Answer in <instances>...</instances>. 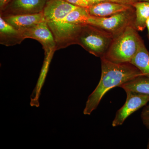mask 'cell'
I'll list each match as a JSON object with an SVG mask.
<instances>
[{"label":"cell","instance_id":"1","mask_svg":"<svg viewBox=\"0 0 149 149\" xmlns=\"http://www.w3.org/2000/svg\"><path fill=\"white\" fill-rule=\"evenodd\" d=\"M101 60V76L98 85L88 97L83 111L85 115H91L95 110L104 96L111 89L138 76L143 75L137 68L130 63H115L104 58Z\"/></svg>","mask_w":149,"mask_h":149},{"label":"cell","instance_id":"2","mask_svg":"<svg viewBox=\"0 0 149 149\" xmlns=\"http://www.w3.org/2000/svg\"><path fill=\"white\" fill-rule=\"evenodd\" d=\"M141 39L134 25H130L114 37L103 57L115 63H130L136 54Z\"/></svg>","mask_w":149,"mask_h":149},{"label":"cell","instance_id":"6","mask_svg":"<svg viewBox=\"0 0 149 149\" xmlns=\"http://www.w3.org/2000/svg\"><path fill=\"white\" fill-rule=\"evenodd\" d=\"M51 29L56 45L75 44L76 37L82 25H75L63 19L47 22Z\"/></svg>","mask_w":149,"mask_h":149},{"label":"cell","instance_id":"15","mask_svg":"<svg viewBox=\"0 0 149 149\" xmlns=\"http://www.w3.org/2000/svg\"><path fill=\"white\" fill-rule=\"evenodd\" d=\"M133 6L135 9L134 27L138 31H143L146 27V22L149 17V3L137 1Z\"/></svg>","mask_w":149,"mask_h":149},{"label":"cell","instance_id":"25","mask_svg":"<svg viewBox=\"0 0 149 149\" xmlns=\"http://www.w3.org/2000/svg\"><path fill=\"white\" fill-rule=\"evenodd\" d=\"M147 149H149V138L148 139V145H147Z\"/></svg>","mask_w":149,"mask_h":149},{"label":"cell","instance_id":"16","mask_svg":"<svg viewBox=\"0 0 149 149\" xmlns=\"http://www.w3.org/2000/svg\"><path fill=\"white\" fill-rule=\"evenodd\" d=\"M119 87L125 92L130 91L149 95V78L141 75L122 84Z\"/></svg>","mask_w":149,"mask_h":149},{"label":"cell","instance_id":"13","mask_svg":"<svg viewBox=\"0 0 149 149\" xmlns=\"http://www.w3.org/2000/svg\"><path fill=\"white\" fill-rule=\"evenodd\" d=\"M53 53L54 52H52L45 54V58L42 68L40 73V77L36 86L32 92V95L30 96V105L31 107H38L40 106L39 99L41 95V90L45 81L46 76L49 70V65L51 59L52 58Z\"/></svg>","mask_w":149,"mask_h":149},{"label":"cell","instance_id":"12","mask_svg":"<svg viewBox=\"0 0 149 149\" xmlns=\"http://www.w3.org/2000/svg\"><path fill=\"white\" fill-rule=\"evenodd\" d=\"M1 42L3 45H11L20 43L24 39L21 32L15 29L12 25L1 16L0 17Z\"/></svg>","mask_w":149,"mask_h":149},{"label":"cell","instance_id":"11","mask_svg":"<svg viewBox=\"0 0 149 149\" xmlns=\"http://www.w3.org/2000/svg\"><path fill=\"white\" fill-rule=\"evenodd\" d=\"M132 7L113 2L106 1L92 5L88 8L91 16L107 17L127 10Z\"/></svg>","mask_w":149,"mask_h":149},{"label":"cell","instance_id":"20","mask_svg":"<svg viewBox=\"0 0 149 149\" xmlns=\"http://www.w3.org/2000/svg\"><path fill=\"white\" fill-rule=\"evenodd\" d=\"M110 1L131 6L136 2V0H111Z\"/></svg>","mask_w":149,"mask_h":149},{"label":"cell","instance_id":"14","mask_svg":"<svg viewBox=\"0 0 149 149\" xmlns=\"http://www.w3.org/2000/svg\"><path fill=\"white\" fill-rule=\"evenodd\" d=\"M130 63L137 68L144 76L149 78V52L142 39Z\"/></svg>","mask_w":149,"mask_h":149},{"label":"cell","instance_id":"22","mask_svg":"<svg viewBox=\"0 0 149 149\" xmlns=\"http://www.w3.org/2000/svg\"><path fill=\"white\" fill-rule=\"evenodd\" d=\"M110 1L111 0H89V6L103 2Z\"/></svg>","mask_w":149,"mask_h":149},{"label":"cell","instance_id":"19","mask_svg":"<svg viewBox=\"0 0 149 149\" xmlns=\"http://www.w3.org/2000/svg\"><path fill=\"white\" fill-rule=\"evenodd\" d=\"M68 2L77 6L88 8L89 6V0H65Z\"/></svg>","mask_w":149,"mask_h":149},{"label":"cell","instance_id":"4","mask_svg":"<svg viewBox=\"0 0 149 149\" xmlns=\"http://www.w3.org/2000/svg\"><path fill=\"white\" fill-rule=\"evenodd\" d=\"M135 9L131 8L107 17L90 16L87 24L101 28L115 37L123 32L126 27L134 25Z\"/></svg>","mask_w":149,"mask_h":149},{"label":"cell","instance_id":"10","mask_svg":"<svg viewBox=\"0 0 149 149\" xmlns=\"http://www.w3.org/2000/svg\"><path fill=\"white\" fill-rule=\"evenodd\" d=\"M3 18L21 32L46 21L43 12L34 14L7 15Z\"/></svg>","mask_w":149,"mask_h":149},{"label":"cell","instance_id":"9","mask_svg":"<svg viewBox=\"0 0 149 149\" xmlns=\"http://www.w3.org/2000/svg\"><path fill=\"white\" fill-rule=\"evenodd\" d=\"M77 7L65 0H48L43 14L47 22L61 20Z\"/></svg>","mask_w":149,"mask_h":149},{"label":"cell","instance_id":"5","mask_svg":"<svg viewBox=\"0 0 149 149\" xmlns=\"http://www.w3.org/2000/svg\"><path fill=\"white\" fill-rule=\"evenodd\" d=\"M125 92L127 95L126 101L124 105L117 111L112 123L113 127L122 125L130 115L146 105L149 102V95L130 91Z\"/></svg>","mask_w":149,"mask_h":149},{"label":"cell","instance_id":"21","mask_svg":"<svg viewBox=\"0 0 149 149\" xmlns=\"http://www.w3.org/2000/svg\"><path fill=\"white\" fill-rule=\"evenodd\" d=\"M11 0H0V8L1 11H3L10 3Z\"/></svg>","mask_w":149,"mask_h":149},{"label":"cell","instance_id":"23","mask_svg":"<svg viewBox=\"0 0 149 149\" xmlns=\"http://www.w3.org/2000/svg\"><path fill=\"white\" fill-rule=\"evenodd\" d=\"M146 27L148 30V38L149 40V17L147 19L146 22Z\"/></svg>","mask_w":149,"mask_h":149},{"label":"cell","instance_id":"7","mask_svg":"<svg viewBox=\"0 0 149 149\" xmlns=\"http://www.w3.org/2000/svg\"><path fill=\"white\" fill-rule=\"evenodd\" d=\"M21 33L24 39L31 38L40 42L43 46L45 54L55 51L56 44L47 21L40 22Z\"/></svg>","mask_w":149,"mask_h":149},{"label":"cell","instance_id":"8","mask_svg":"<svg viewBox=\"0 0 149 149\" xmlns=\"http://www.w3.org/2000/svg\"><path fill=\"white\" fill-rule=\"evenodd\" d=\"M48 0H11L4 10L9 15L34 14L43 12Z\"/></svg>","mask_w":149,"mask_h":149},{"label":"cell","instance_id":"18","mask_svg":"<svg viewBox=\"0 0 149 149\" xmlns=\"http://www.w3.org/2000/svg\"><path fill=\"white\" fill-rule=\"evenodd\" d=\"M141 116L143 124L149 130V104L143 107Z\"/></svg>","mask_w":149,"mask_h":149},{"label":"cell","instance_id":"3","mask_svg":"<svg viewBox=\"0 0 149 149\" xmlns=\"http://www.w3.org/2000/svg\"><path fill=\"white\" fill-rule=\"evenodd\" d=\"M114 39L113 35L90 24L82 25L75 40L93 55L101 58L105 55Z\"/></svg>","mask_w":149,"mask_h":149},{"label":"cell","instance_id":"17","mask_svg":"<svg viewBox=\"0 0 149 149\" xmlns=\"http://www.w3.org/2000/svg\"><path fill=\"white\" fill-rule=\"evenodd\" d=\"M88 8L77 6L70 11L63 19L66 22L75 25L87 24L88 19L91 16Z\"/></svg>","mask_w":149,"mask_h":149},{"label":"cell","instance_id":"24","mask_svg":"<svg viewBox=\"0 0 149 149\" xmlns=\"http://www.w3.org/2000/svg\"><path fill=\"white\" fill-rule=\"evenodd\" d=\"M136 2L137 1H145L149 3V0H136Z\"/></svg>","mask_w":149,"mask_h":149}]
</instances>
